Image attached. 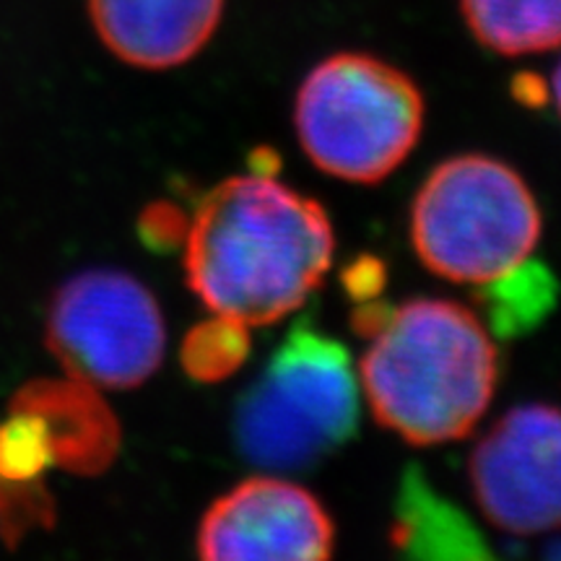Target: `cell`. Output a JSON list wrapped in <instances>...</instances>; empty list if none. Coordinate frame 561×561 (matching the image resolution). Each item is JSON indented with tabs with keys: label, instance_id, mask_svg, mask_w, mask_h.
I'll use <instances>...</instances> for the list:
<instances>
[{
	"label": "cell",
	"instance_id": "6da1fadb",
	"mask_svg": "<svg viewBox=\"0 0 561 561\" xmlns=\"http://www.w3.org/2000/svg\"><path fill=\"white\" fill-rule=\"evenodd\" d=\"M325 208L273 174L252 172L206 193L185 229V276L214 314L248 328L299 310L331 271Z\"/></svg>",
	"mask_w": 561,
	"mask_h": 561
},
{
	"label": "cell",
	"instance_id": "7a4b0ae2",
	"mask_svg": "<svg viewBox=\"0 0 561 561\" xmlns=\"http://www.w3.org/2000/svg\"><path fill=\"white\" fill-rule=\"evenodd\" d=\"M359 385L385 430L430 447L473 432L500 382L486 325L450 299L382 305L367 333Z\"/></svg>",
	"mask_w": 561,
	"mask_h": 561
},
{
	"label": "cell",
	"instance_id": "3957f363",
	"mask_svg": "<svg viewBox=\"0 0 561 561\" xmlns=\"http://www.w3.org/2000/svg\"><path fill=\"white\" fill-rule=\"evenodd\" d=\"M359 401L346 346L301 320L237 401V450L265 471H307L354 437Z\"/></svg>",
	"mask_w": 561,
	"mask_h": 561
},
{
	"label": "cell",
	"instance_id": "277c9868",
	"mask_svg": "<svg viewBox=\"0 0 561 561\" xmlns=\"http://www.w3.org/2000/svg\"><path fill=\"white\" fill-rule=\"evenodd\" d=\"M541 229V208L528 182L486 153L442 161L411 206L419 261L455 284L483 286L528 263Z\"/></svg>",
	"mask_w": 561,
	"mask_h": 561
},
{
	"label": "cell",
	"instance_id": "5b68a950",
	"mask_svg": "<svg viewBox=\"0 0 561 561\" xmlns=\"http://www.w3.org/2000/svg\"><path fill=\"white\" fill-rule=\"evenodd\" d=\"M294 125L320 172L375 185L419 144L424 96L401 68L367 53H339L301 81Z\"/></svg>",
	"mask_w": 561,
	"mask_h": 561
},
{
	"label": "cell",
	"instance_id": "8992f818",
	"mask_svg": "<svg viewBox=\"0 0 561 561\" xmlns=\"http://www.w3.org/2000/svg\"><path fill=\"white\" fill-rule=\"evenodd\" d=\"M47 343L89 388L130 390L161 367L167 325L153 294L123 271H83L60 286Z\"/></svg>",
	"mask_w": 561,
	"mask_h": 561
},
{
	"label": "cell",
	"instance_id": "52a82bcc",
	"mask_svg": "<svg viewBox=\"0 0 561 561\" xmlns=\"http://www.w3.org/2000/svg\"><path fill=\"white\" fill-rule=\"evenodd\" d=\"M468 479L476 504L496 528L517 536L561 528V409H510L476 445Z\"/></svg>",
	"mask_w": 561,
	"mask_h": 561
},
{
	"label": "cell",
	"instance_id": "ba28073f",
	"mask_svg": "<svg viewBox=\"0 0 561 561\" xmlns=\"http://www.w3.org/2000/svg\"><path fill=\"white\" fill-rule=\"evenodd\" d=\"M195 546L206 561H320L333 553L335 525L312 491L257 476L210 504Z\"/></svg>",
	"mask_w": 561,
	"mask_h": 561
},
{
	"label": "cell",
	"instance_id": "9c48e42d",
	"mask_svg": "<svg viewBox=\"0 0 561 561\" xmlns=\"http://www.w3.org/2000/svg\"><path fill=\"white\" fill-rule=\"evenodd\" d=\"M89 16L115 58L167 70L208 45L221 24L224 0H89Z\"/></svg>",
	"mask_w": 561,
	"mask_h": 561
},
{
	"label": "cell",
	"instance_id": "30bf717a",
	"mask_svg": "<svg viewBox=\"0 0 561 561\" xmlns=\"http://www.w3.org/2000/svg\"><path fill=\"white\" fill-rule=\"evenodd\" d=\"M392 543L411 557H481L479 533L458 507L434 494L419 471L405 476L398 512L392 520Z\"/></svg>",
	"mask_w": 561,
	"mask_h": 561
},
{
	"label": "cell",
	"instance_id": "8fae6325",
	"mask_svg": "<svg viewBox=\"0 0 561 561\" xmlns=\"http://www.w3.org/2000/svg\"><path fill=\"white\" fill-rule=\"evenodd\" d=\"M460 11L491 53L517 58L561 47V0H460Z\"/></svg>",
	"mask_w": 561,
	"mask_h": 561
},
{
	"label": "cell",
	"instance_id": "7c38bea8",
	"mask_svg": "<svg viewBox=\"0 0 561 561\" xmlns=\"http://www.w3.org/2000/svg\"><path fill=\"white\" fill-rule=\"evenodd\" d=\"M250 354V333L242 322L214 318L195 325L182 341V367L198 382H219L234 375Z\"/></svg>",
	"mask_w": 561,
	"mask_h": 561
},
{
	"label": "cell",
	"instance_id": "4fadbf2b",
	"mask_svg": "<svg viewBox=\"0 0 561 561\" xmlns=\"http://www.w3.org/2000/svg\"><path fill=\"white\" fill-rule=\"evenodd\" d=\"M483 286L491 289V312H500L496 314V328L510 333L517 331L525 320H538V314L551 307L553 291H557V286H553V280L543 268L523 273V294H515L510 273Z\"/></svg>",
	"mask_w": 561,
	"mask_h": 561
},
{
	"label": "cell",
	"instance_id": "5bb4252c",
	"mask_svg": "<svg viewBox=\"0 0 561 561\" xmlns=\"http://www.w3.org/2000/svg\"><path fill=\"white\" fill-rule=\"evenodd\" d=\"M551 94H553V104H557L559 115H561V62L553 70V79H551Z\"/></svg>",
	"mask_w": 561,
	"mask_h": 561
}]
</instances>
